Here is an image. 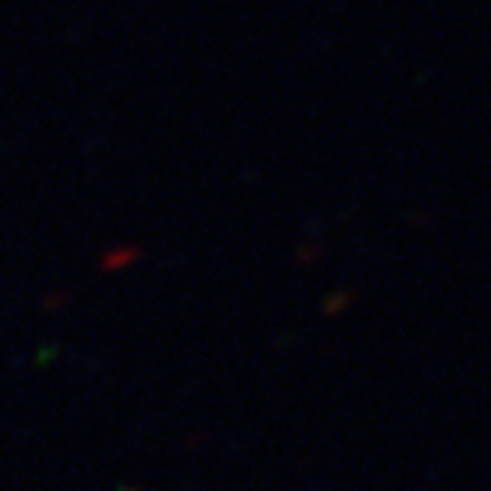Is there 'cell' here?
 <instances>
[{
	"mask_svg": "<svg viewBox=\"0 0 491 491\" xmlns=\"http://www.w3.org/2000/svg\"><path fill=\"white\" fill-rule=\"evenodd\" d=\"M121 491H131V488H121Z\"/></svg>",
	"mask_w": 491,
	"mask_h": 491,
	"instance_id": "cell-1",
	"label": "cell"
}]
</instances>
